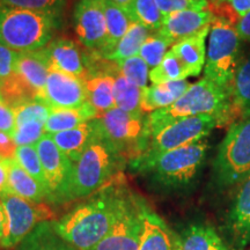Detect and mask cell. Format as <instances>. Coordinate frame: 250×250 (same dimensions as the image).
<instances>
[{
    "mask_svg": "<svg viewBox=\"0 0 250 250\" xmlns=\"http://www.w3.org/2000/svg\"><path fill=\"white\" fill-rule=\"evenodd\" d=\"M134 198L122 188L105 186L54 223V227L77 250H90L107 235Z\"/></svg>",
    "mask_w": 250,
    "mask_h": 250,
    "instance_id": "6da1fadb",
    "label": "cell"
},
{
    "mask_svg": "<svg viewBox=\"0 0 250 250\" xmlns=\"http://www.w3.org/2000/svg\"><path fill=\"white\" fill-rule=\"evenodd\" d=\"M202 115L217 117L219 126L230 123L236 117L229 92L206 78L191 83L187 92L169 107L148 114L146 117L147 133L149 136L181 118Z\"/></svg>",
    "mask_w": 250,
    "mask_h": 250,
    "instance_id": "7a4b0ae2",
    "label": "cell"
},
{
    "mask_svg": "<svg viewBox=\"0 0 250 250\" xmlns=\"http://www.w3.org/2000/svg\"><path fill=\"white\" fill-rule=\"evenodd\" d=\"M206 139L165 152L147 159L131 161L133 169L146 174L153 182L168 189H181L191 184L201 171L208 155Z\"/></svg>",
    "mask_w": 250,
    "mask_h": 250,
    "instance_id": "3957f363",
    "label": "cell"
},
{
    "mask_svg": "<svg viewBox=\"0 0 250 250\" xmlns=\"http://www.w3.org/2000/svg\"><path fill=\"white\" fill-rule=\"evenodd\" d=\"M57 26V15L0 4V44L17 52L42 49Z\"/></svg>",
    "mask_w": 250,
    "mask_h": 250,
    "instance_id": "277c9868",
    "label": "cell"
},
{
    "mask_svg": "<svg viewBox=\"0 0 250 250\" xmlns=\"http://www.w3.org/2000/svg\"><path fill=\"white\" fill-rule=\"evenodd\" d=\"M123 156L98 136L74 164L70 201L92 196L108 186L117 173Z\"/></svg>",
    "mask_w": 250,
    "mask_h": 250,
    "instance_id": "5b68a950",
    "label": "cell"
},
{
    "mask_svg": "<svg viewBox=\"0 0 250 250\" xmlns=\"http://www.w3.org/2000/svg\"><path fill=\"white\" fill-rule=\"evenodd\" d=\"M241 41L234 24L224 19L214 18L208 34L204 78L228 92H230V86L241 61Z\"/></svg>",
    "mask_w": 250,
    "mask_h": 250,
    "instance_id": "8992f818",
    "label": "cell"
},
{
    "mask_svg": "<svg viewBox=\"0 0 250 250\" xmlns=\"http://www.w3.org/2000/svg\"><path fill=\"white\" fill-rule=\"evenodd\" d=\"M144 112L131 114L112 109L94 120L99 136L111 145L120 154L134 160L145 151L147 144V124Z\"/></svg>",
    "mask_w": 250,
    "mask_h": 250,
    "instance_id": "52a82bcc",
    "label": "cell"
},
{
    "mask_svg": "<svg viewBox=\"0 0 250 250\" xmlns=\"http://www.w3.org/2000/svg\"><path fill=\"white\" fill-rule=\"evenodd\" d=\"M250 174V118L230 125L219 145L213 162V176L220 188L242 182Z\"/></svg>",
    "mask_w": 250,
    "mask_h": 250,
    "instance_id": "ba28073f",
    "label": "cell"
},
{
    "mask_svg": "<svg viewBox=\"0 0 250 250\" xmlns=\"http://www.w3.org/2000/svg\"><path fill=\"white\" fill-rule=\"evenodd\" d=\"M217 126H219L218 118L211 115L181 118L171 122L149 134L145 151L137 159L153 158L171 149L199 142L205 139Z\"/></svg>",
    "mask_w": 250,
    "mask_h": 250,
    "instance_id": "9c48e42d",
    "label": "cell"
},
{
    "mask_svg": "<svg viewBox=\"0 0 250 250\" xmlns=\"http://www.w3.org/2000/svg\"><path fill=\"white\" fill-rule=\"evenodd\" d=\"M5 211L6 227L0 246L2 248L18 247L37 225L51 218V212L43 203H33L21 198L7 189L0 193Z\"/></svg>",
    "mask_w": 250,
    "mask_h": 250,
    "instance_id": "30bf717a",
    "label": "cell"
},
{
    "mask_svg": "<svg viewBox=\"0 0 250 250\" xmlns=\"http://www.w3.org/2000/svg\"><path fill=\"white\" fill-rule=\"evenodd\" d=\"M36 149L44 171L49 202L56 204L68 202L74 162L57 147L49 133L36 144Z\"/></svg>",
    "mask_w": 250,
    "mask_h": 250,
    "instance_id": "8fae6325",
    "label": "cell"
},
{
    "mask_svg": "<svg viewBox=\"0 0 250 250\" xmlns=\"http://www.w3.org/2000/svg\"><path fill=\"white\" fill-rule=\"evenodd\" d=\"M73 20L81 44L95 54L101 51L107 41V24L101 0H78Z\"/></svg>",
    "mask_w": 250,
    "mask_h": 250,
    "instance_id": "7c38bea8",
    "label": "cell"
},
{
    "mask_svg": "<svg viewBox=\"0 0 250 250\" xmlns=\"http://www.w3.org/2000/svg\"><path fill=\"white\" fill-rule=\"evenodd\" d=\"M144 203L134 198L109 233L90 250H138L143 227Z\"/></svg>",
    "mask_w": 250,
    "mask_h": 250,
    "instance_id": "4fadbf2b",
    "label": "cell"
},
{
    "mask_svg": "<svg viewBox=\"0 0 250 250\" xmlns=\"http://www.w3.org/2000/svg\"><path fill=\"white\" fill-rule=\"evenodd\" d=\"M37 101L51 109L77 108L86 103L85 83L77 78L50 68L45 88Z\"/></svg>",
    "mask_w": 250,
    "mask_h": 250,
    "instance_id": "5bb4252c",
    "label": "cell"
},
{
    "mask_svg": "<svg viewBox=\"0 0 250 250\" xmlns=\"http://www.w3.org/2000/svg\"><path fill=\"white\" fill-rule=\"evenodd\" d=\"M40 52L44 56L50 68L81 81H86L89 77L87 57L71 40L56 39L50 41L48 44L40 49Z\"/></svg>",
    "mask_w": 250,
    "mask_h": 250,
    "instance_id": "9a60e30c",
    "label": "cell"
},
{
    "mask_svg": "<svg viewBox=\"0 0 250 250\" xmlns=\"http://www.w3.org/2000/svg\"><path fill=\"white\" fill-rule=\"evenodd\" d=\"M213 20L214 15L208 9H187L174 12L166 15L160 29L156 30V33L160 34L174 45L175 43L199 33L204 28L210 27Z\"/></svg>",
    "mask_w": 250,
    "mask_h": 250,
    "instance_id": "2e32d148",
    "label": "cell"
},
{
    "mask_svg": "<svg viewBox=\"0 0 250 250\" xmlns=\"http://www.w3.org/2000/svg\"><path fill=\"white\" fill-rule=\"evenodd\" d=\"M241 183L227 219L234 250H243L250 245V174Z\"/></svg>",
    "mask_w": 250,
    "mask_h": 250,
    "instance_id": "e0dca14e",
    "label": "cell"
},
{
    "mask_svg": "<svg viewBox=\"0 0 250 250\" xmlns=\"http://www.w3.org/2000/svg\"><path fill=\"white\" fill-rule=\"evenodd\" d=\"M143 227L138 250H176V234L164 219L144 205Z\"/></svg>",
    "mask_w": 250,
    "mask_h": 250,
    "instance_id": "ac0fdd59",
    "label": "cell"
},
{
    "mask_svg": "<svg viewBox=\"0 0 250 250\" xmlns=\"http://www.w3.org/2000/svg\"><path fill=\"white\" fill-rule=\"evenodd\" d=\"M120 72H92L85 83L86 102L98 111L99 115L116 108L114 101L115 78Z\"/></svg>",
    "mask_w": 250,
    "mask_h": 250,
    "instance_id": "d6986e66",
    "label": "cell"
},
{
    "mask_svg": "<svg viewBox=\"0 0 250 250\" xmlns=\"http://www.w3.org/2000/svg\"><path fill=\"white\" fill-rule=\"evenodd\" d=\"M50 136L57 145V147L72 162L76 164L86 149L89 147L90 144L98 138L99 133L93 120L81 124L74 129L50 134Z\"/></svg>",
    "mask_w": 250,
    "mask_h": 250,
    "instance_id": "ffe728a7",
    "label": "cell"
},
{
    "mask_svg": "<svg viewBox=\"0 0 250 250\" xmlns=\"http://www.w3.org/2000/svg\"><path fill=\"white\" fill-rule=\"evenodd\" d=\"M49 64L40 50L19 52L15 62V73L22 79L39 99L45 88L49 76ZM36 99V100H37Z\"/></svg>",
    "mask_w": 250,
    "mask_h": 250,
    "instance_id": "44dd1931",
    "label": "cell"
},
{
    "mask_svg": "<svg viewBox=\"0 0 250 250\" xmlns=\"http://www.w3.org/2000/svg\"><path fill=\"white\" fill-rule=\"evenodd\" d=\"M176 250H229V248L213 226L191 224L176 235Z\"/></svg>",
    "mask_w": 250,
    "mask_h": 250,
    "instance_id": "7402d4cb",
    "label": "cell"
},
{
    "mask_svg": "<svg viewBox=\"0 0 250 250\" xmlns=\"http://www.w3.org/2000/svg\"><path fill=\"white\" fill-rule=\"evenodd\" d=\"M7 167V187L6 189L14 195L33 203H43L49 201L48 191L43 186L31 177L26 170L18 164L15 159L5 160Z\"/></svg>",
    "mask_w": 250,
    "mask_h": 250,
    "instance_id": "603a6c76",
    "label": "cell"
},
{
    "mask_svg": "<svg viewBox=\"0 0 250 250\" xmlns=\"http://www.w3.org/2000/svg\"><path fill=\"white\" fill-rule=\"evenodd\" d=\"M191 83L187 80L156 83L143 89L140 108L144 114H151L167 108L179 100L187 92Z\"/></svg>",
    "mask_w": 250,
    "mask_h": 250,
    "instance_id": "cb8c5ba5",
    "label": "cell"
},
{
    "mask_svg": "<svg viewBox=\"0 0 250 250\" xmlns=\"http://www.w3.org/2000/svg\"><path fill=\"white\" fill-rule=\"evenodd\" d=\"M211 27V26H210ZM210 27H206L195 35L187 37L180 42L175 43L171 50L181 59L184 66L189 71L190 77L201 74L206 61L205 41L210 33Z\"/></svg>",
    "mask_w": 250,
    "mask_h": 250,
    "instance_id": "d4e9b609",
    "label": "cell"
},
{
    "mask_svg": "<svg viewBox=\"0 0 250 250\" xmlns=\"http://www.w3.org/2000/svg\"><path fill=\"white\" fill-rule=\"evenodd\" d=\"M101 4L104 12L105 24H107V41L104 48L98 54L95 52L94 54L104 59L116 48L117 43L125 35L130 27L131 20L127 17L126 12L115 4L112 0H101Z\"/></svg>",
    "mask_w": 250,
    "mask_h": 250,
    "instance_id": "484cf974",
    "label": "cell"
},
{
    "mask_svg": "<svg viewBox=\"0 0 250 250\" xmlns=\"http://www.w3.org/2000/svg\"><path fill=\"white\" fill-rule=\"evenodd\" d=\"M98 111L87 102L77 108L52 110L45 123V133L54 134L74 129L81 124L95 120Z\"/></svg>",
    "mask_w": 250,
    "mask_h": 250,
    "instance_id": "4316f807",
    "label": "cell"
},
{
    "mask_svg": "<svg viewBox=\"0 0 250 250\" xmlns=\"http://www.w3.org/2000/svg\"><path fill=\"white\" fill-rule=\"evenodd\" d=\"M17 250H77L56 232L54 223L44 221L17 247Z\"/></svg>",
    "mask_w": 250,
    "mask_h": 250,
    "instance_id": "83f0119b",
    "label": "cell"
},
{
    "mask_svg": "<svg viewBox=\"0 0 250 250\" xmlns=\"http://www.w3.org/2000/svg\"><path fill=\"white\" fill-rule=\"evenodd\" d=\"M229 93L236 117L250 118V55L240 61Z\"/></svg>",
    "mask_w": 250,
    "mask_h": 250,
    "instance_id": "f1b7e54d",
    "label": "cell"
},
{
    "mask_svg": "<svg viewBox=\"0 0 250 250\" xmlns=\"http://www.w3.org/2000/svg\"><path fill=\"white\" fill-rule=\"evenodd\" d=\"M151 33L152 31L144 27L142 23L131 21L129 29L125 33V35L117 43L116 48L112 50L104 59L120 64L125 59L137 56L139 54V50L144 42Z\"/></svg>",
    "mask_w": 250,
    "mask_h": 250,
    "instance_id": "f546056e",
    "label": "cell"
},
{
    "mask_svg": "<svg viewBox=\"0 0 250 250\" xmlns=\"http://www.w3.org/2000/svg\"><path fill=\"white\" fill-rule=\"evenodd\" d=\"M142 94L143 89L130 83L121 72L115 78L114 101L117 109L131 114L143 112L140 108Z\"/></svg>",
    "mask_w": 250,
    "mask_h": 250,
    "instance_id": "4dcf8cb0",
    "label": "cell"
},
{
    "mask_svg": "<svg viewBox=\"0 0 250 250\" xmlns=\"http://www.w3.org/2000/svg\"><path fill=\"white\" fill-rule=\"evenodd\" d=\"M189 77V71L171 49L166 54L160 64L149 71V81L153 85L186 80Z\"/></svg>",
    "mask_w": 250,
    "mask_h": 250,
    "instance_id": "1f68e13d",
    "label": "cell"
},
{
    "mask_svg": "<svg viewBox=\"0 0 250 250\" xmlns=\"http://www.w3.org/2000/svg\"><path fill=\"white\" fill-rule=\"evenodd\" d=\"M131 21L142 23L152 33L160 29L164 15L156 5L155 0H134L129 13Z\"/></svg>",
    "mask_w": 250,
    "mask_h": 250,
    "instance_id": "d6a6232c",
    "label": "cell"
},
{
    "mask_svg": "<svg viewBox=\"0 0 250 250\" xmlns=\"http://www.w3.org/2000/svg\"><path fill=\"white\" fill-rule=\"evenodd\" d=\"M208 11L214 18H220L232 24L250 12V0H210Z\"/></svg>",
    "mask_w": 250,
    "mask_h": 250,
    "instance_id": "836d02e7",
    "label": "cell"
},
{
    "mask_svg": "<svg viewBox=\"0 0 250 250\" xmlns=\"http://www.w3.org/2000/svg\"><path fill=\"white\" fill-rule=\"evenodd\" d=\"M171 45V43L165 37H162L160 34L156 31L149 34V36L146 39L142 48L139 50V57H142L145 61L148 67L154 68L160 64L162 59L167 54V50Z\"/></svg>",
    "mask_w": 250,
    "mask_h": 250,
    "instance_id": "e575fe53",
    "label": "cell"
},
{
    "mask_svg": "<svg viewBox=\"0 0 250 250\" xmlns=\"http://www.w3.org/2000/svg\"><path fill=\"white\" fill-rule=\"evenodd\" d=\"M15 160L31 177H34L41 186L46 189L44 171H43L42 162H41L40 155L37 153L36 146H18Z\"/></svg>",
    "mask_w": 250,
    "mask_h": 250,
    "instance_id": "d590c367",
    "label": "cell"
},
{
    "mask_svg": "<svg viewBox=\"0 0 250 250\" xmlns=\"http://www.w3.org/2000/svg\"><path fill=\"white\" fill-rule=\"evenodd\" d=\"M120 72L133 85L138 86L140 89H145L147 87L149 80V71L151 68L146 64L145 61L138 55L125 59L124 62L117 64Z\"/></svg>",
    "mask_w": 250,
    "mask_h": 250,
    "instance_id": "8d00e7d4",
    "label": "cell"
},
{
    "mask_svg": "<svg viewBox=\"0 0 250 250\" xmlns=\"http://www.w3.org/2000/svg\"><path fill=\"white\" fill-rule=\"evenodd\" d=\"M15 116V126L22 125L28 122H42L46 123L51 114V109L41 101H29L21 103L13 107Z\"/></svg>",
    "mask_w": 250,
    "mask_h": 250,
    "instance_id": "74e56055",
    "label": "cell"
},
{
    "mask_svg": "<svg viewBox=\"0 0 250 250\" xmlns=\"http://www.w3.org/2000/svg\"><path fill=\"white\" fill-rule=\"evenodd\" d=\"M66 0H0V4L9 7L43 12L59 17Z\"/></svg>",
    "mask_w": 250,
    "mask_h": 250,
    "instance_id": "f35d334b",
    "label": "cell"
},
{
    "mask_svg": "<svg viewBox=\"0 0 250 250\" xmlns=\"http://www.w3.org/2000/svg\"><path fill=\"white\" fill-rule=\"evenodd\" d=\"M45 134V124L42 122H28L15 126L12 138L17 146H36Z\"/></svg>",
    "mask_w": 250,
    "mask_h": 250,
    "instance_id": "ab89813d",
    "label": "cell"
},
{
    "mask_svg": "<svg viewBox=\"0 0 250 250\" xmlns=\"http://www.w3.org/2000/svg\"><path fill=\"white\" fill-rule=\"evenodd\" d=\"M155 2L164 17L187 9L203 11L208 8V0H155Z\"/></svg>",
    "mask_w": 250,
    "mask_h": 250,
    "instance_id": "60d3db41",
    "label": "cell"
},
{
    "mask_svg": "<svg viewBox=\"0 0 250 250\" xmlns=\"http://www.w3.org/2000/svg\"><path fill=\"white\" fill-rule=\"evenodd\" d=\"M19 52L0 44V79L6 80L15 72V62Z\"/></svg>",
    "mask_w": 250,
    "mask_h": 250,
    "instance_id": "b9f144b4",
    "label": "cell"
},
{
    "mask_svg": "<svg viewBox=\"0 0 250 250\" xmlns=\"http://www.w3.org/2000/svg\"><path fill=\"white\" fill-rule=\"evenodd\" d=\"M15 130V116L13 108L0 101V131L12 137Z\"/></svg>",
    "mask_w": 250,
    "mask_h": 250,
    "instance_id": "7bdbcfd3",
    "label": "cell"
},
{
    "mask_svg": "<svg viewBox=\"0 0 250 250\" xmlns=\"http://www.w3.org/2000/svg\"><path fill=\"white\" fill-rule=\"evenodd\" d=\"M17 144L13 138L7 133L0 131V160H12L15 159L17 153Z\"/></svg>",
    "mask_w": 250,
    "mask_h": 250,
    "instance_id": "ee69618b",
    "label": "cell"
},
{
    "mask_svg": "<svg viewBox=\"0 0 250 250\" xmlns=\"http://www.w3.org/2000/svg\"><path fill=\"white\" fill-rule=\"evenodd\" d=\"M235 28L242 41H250V12L240 19L235 24Z\"/></svg>",
    "mask_w": 250,
    "mask_h": 250,
    "instance_id": "f6af8a7d",
    "label": "cell"
},
{
    "mask_svg": "<svg viewBox=\"0 0 250 250\" xmlns=\"http://www.w3.org/2000/svg\"><path fill=\"white\" fill-rule=\"evenodd\" d=\"M7 187V167L5 160H0V193Z\"/></svg>",
    "mask_w": 250,
    "mask_h": 250,
    "instance_id": "bcb514c9",
    "label": "cell"
},
{
    "mask_svg": "<svg viewBox=\"0 0 250 250\" xmlns=\"http://www.w3.org/2000/svg\"><path fill=\"white\" fill-rule=\"evenodd\" d=\"M112 1H114L116 5L120 6L121 8H123L124 11L126 12L127 17H129V13L131 11V7H132V4H133L134 0H112Z\"/></svg>",
    "mask_w": 250,
    "mask_h": 250,
    "instance_id": "7dc6e473",
    "label": "cell"
},
{
    "mask_svg": "<svg viewBox=\"0 0 250 250\" xmlns=\"http://www.w3.org/2000/svg\"><path fill=\"white\" fill-rule=\"evenodd\" d=\"M5 227H6V217H5V211H4V208H2L1 201H0V242H1L2 237H4Z\"/></svg>",
    "mask_w": 250,
    "mask_h": 250,
    "instance_id": "c3c4849f",
    "label": "cell"
},
{
    "mask_svg": "<svg viewBox=\"0 0 250 250\" xmlns=\"http://www.w3.org/2000/svg\"><path fill=\"white\" fill-rule=\"evenodd\" d=\"M1 85H2V81H1V79H0V101H2V99H1Z\"/></svg>",
    "mask_w": 250,
    "mask_h": 250,
    "instance_id": "681fc988",
    "label": "cell"
},
{
    "mask_svg": "<svg viewBox=\"0 0 250 250\" xmlns=\"http://www.w3.org/2000/svg\"><path fill=\"white\" fill-rule=\"evenodd\" d=\"M249 250H250V249H249Z\"/></svg>",
    "mask_w": 250,
    "mask_h": 250,
    "instance_id": "f907efd6",
    "label": "cell"
}]
</instances>
